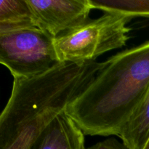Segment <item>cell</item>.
Returning a JSON list of instances; mask_svg holds the SVG:
<instances>
[{
    "label": "cell",
    "instance_id": "1",
    "mask_svg": "<svg viewBox=\"0 0 149 149\" xmlns=\"http://www.w3.org/2000/svg\"><path fill=\"white\" fill-rule=\"evenodd\" d=\"M106 63H63L31 78H15L0 116V149H29L87 88Z\"/></svg>",
    "mask_w": 149,
    "mask_h": 149
},
{
    "label": "cell",
    "instance_id": "2",
    "mask_svg": "<svg viewBox=\"0 0 149 149\" xmlns=\"http://www.w3.org/2000/svg\"><path fill=\"white\" fill-rule=\"evenodd\" d=\"M65 113L84 135L119 136L149 90V41L105 61Z\"/></svg>",
    "mask_w": 149,
    "mask_h": 149
},
{
    "label": "cell",
    "instance_id": "3",
    "mask_svg": "<svg viewBox=\"0 0 149 149\" xmlns=\"http://www.w3.org/2000/svg\"><path fill=\"white\" fill-rule=\"evenodd\" d=\"M134 17L105 13L54 39L57 57L63 63L95 61L100 55L123 47L131 29L127 24Z\"/></svg>",
    "mask_w": 149,
    "mask_h": 149
},
{
    "label": "cell",
    "instance_id": "4",
    "mask_svg": "<svg viewBox=\"0 0 149 149\" xmlns=\"http://www.w3.org/2000/svg\"><path fill=\"white\" fill-rule=\"evenodd\" d=\"M0 63L13 78H31L60 64L54 38L38 27L0 34Z\"/></svg>",
    "mask_w": 149,
    "mask_h": 149
},
{
    "label": "cell",
    "instance_id": "5",
    "mask_svg": "<svg viewBox=\"0 0 149 149\" xmlns=\"http://www.w3.org/2000/svg\"><path fill=\"white\" fill-rule=\"evenodd\" d=\"M38 28L55 38L90 20V0H27Z\"/></svg>",
    "mask_w": 149,
    "mask_h": 149
},
{
    "label": "cell",
    "instance_id": "6",
    "mask_svg": "<svg viewBox=\"0 0 149 149\" xmlns=\"http://www.w3.org/2000/svg\"><path fill=\"white\" fill-rule=\"evenodd\" d=\"M29 149H86L84 134L63 113L47 127Z\"/></svg>",
    "mask_w": 149,
    "mask_h": 149
},
{
    "label": "cell",
    "instance_id": "7",
    "mask_svg": "<svg viewBox=\"0 0 149 149\" xmlns=\"http://www.w3.org/2000/svg\"><path fill=\"white\" fill-rule=\"evenodd\" d=\"M130 149H144L149 140V90L119 135Z\"/></svg>",
    "mask_w": 149,
    "mask_h": 149
},
{
    "label": "cell",
    "instance_id": "8",
    "mask_svg": "<svg viewBox=\"0 0 149 149\" xmlns=\"http://www.w3.org/2000/svg\"><path fill=\"white\" fill-rule=\"evenodd\" d=\"M38 27L27 0H0V34Z\"/></svg>",
    "mask_w": 149,
    "mask_h": 149
},
{
    "label": "cell",
    "instance_id": "9",
    "mask_svg": "<svg viewBox=\"0 0 149 149\" xmlns=\"http://www.w3.org/2000/svg\"><path fill=\"white\" fill-rule=\"evenodd\" d=\"M93 9L130 17H149V0H90Z\"/></svg>",
    "mask_w": 149,
    "mask_h": 149
},
{
    "label": "cell",
    "instance_id": "10",
    "mask_svg": "<svg viewBox=\"0 0 149 149\" xmlns=\"http://www.w3.org/2000/svg\"><path fill=\"white\" fill-rule=\"evenodd\" d=\"M86 149H130L124 143L119 142L114 138H109L95 145L86 148Z\"/></svg>",
    "mask_w": 149,
    "mask_h": 149
},
{
    "label": "cell",
    "instance_id": "11",
    "mask_svg": "<svg viewBox=\"0 0 149 149\" xmlns=\"http://www.w3.org/2000/svg\"><path fill=\"white\" fill-rule=\"evenodd\" d=\"M144 149H149V140L148 141V143H146V145L145 148H144Z\"/></svg>",
    "mask_w": 149,
    "mask_h": 149
}]
</instances>
